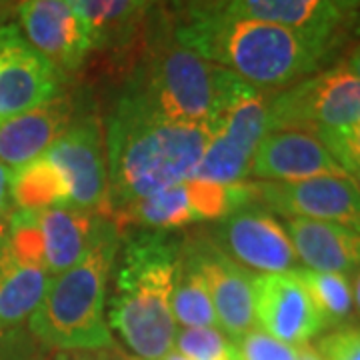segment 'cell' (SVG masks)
Masks as SVG:
<instances>
[{
	"mask_svg": "<svg viewBox=\"0 0 360 360\" xmlns=\"http://www.w3.org/2000/svg\"><path fill=\"white\" fill-rule=\"evenodd\" d=\"M180 46L262 90H281L335 63L340 46L292 28L234 14L184 6L172 32Z\"/></svg>",
	"mask_w": 360,
	"mask_h": 360,
	"instance_id": "1",
	"label": "cell"
},
{
	"mask_svg": "<svg viewBox=\"0 0 360 360\" xmlns=\"http://www.w3.org/2000/svg\"><path fill=\"white\" fill-rule=\"evenodd\" d=\"M208 139L202 127L148 115L116 98L104 130L106 214L191 179Z\"/></svg>",
	"mask_w": 360,
	"mask_h": 360,
	"instance_id": "2",
	"label": "cell"
},
{
	"mask_svg": "<svg viewBox=\"0 0 360 360\" xmlns=\"http://www.w3.org/2000/svg\"><path fill=\"white\" fill-rule=\"evenodd\" d=\"M179 252L180 236L172 232L139 231L120 240L106 324L136 359L165 360L174 350L170 296Z\"/></svg>",
	"mask_w": 360,
	"mask_h": 360,
	"instance_id": "3",
	"label": "cell"
},
{
	"mask_svg": "<svg viewBox=\"0 0 360 360\" xmlns=\"http://www.w3.org/2000/svg\"><path fill=\"white\" fill-rule=\"evenodd\" d=\"M309 132L333 155L348 176L360 168L359 51L336 58L319 72L281 90L266 103V132Z\"/></svg>",
	"mask_w": 360,
	"mask_h": 360,
	"instance_id": "4",
	"label": "cell"
},
{
	"mask_svg": "<svg viewBox=\"0 0 360 360\" xmlns=\"http://www.w3.org/2000/svg\"><path fill=\"white\" fill-rule=\"evenodd\" d=\"M120 240V229L112 222L78 264L52 276L26 326L44 347L103 350L115 345L106 324V298Z\"/></svg>",
	"mask_w": 360,
	"mask_h": 360,
	"instance_id": "5",
	"label": "cell"
},
{
	"mask_svg": "<svg viewBox=\"0 0 360 360\" xmlns=\"http://www.w3.org/2000/svg\"><path fill=\"white\" fill-rule=\"evenodd\" d=\"M217 66L180 46L174 37L155 40L127 80L118 101L210 132L217 108Z\"/></svg>",
	"mask_w": 360,
	"mask_h": 360,
	"instance_id": "6",
	"label": "cell"
},
{
	"mask_svg": "<svg viewBox=\"0 0 360 360\" xmlns=\"http://www.w3.org/2000/svg\"><path fill=\"white\" fill-rule=\"evenodd\" d=\"M44 158L65 182L68 205L106 214L108 170L104 130L94 115H77L66 130L46 148Z\"/></svg>",
	"mask_w": 360,
	"mask_h": 360,
	"instance_id": "7",
	"label": "cell"
},
{
	"mask_svg": "<svg viewBox=\"0 0 360 360\" xmlns=\"http://www.w3.org/2000/svg\"><path fill=\"white\" fill-rule=\"evenodd\" d=\"M180 250L205 278L220 330L236 342L257 328L255 272L229 257L212 236H184L180 238Z\"/></svg>",
	"mask_w": 360,
	"mask_h": 360,
	"instance_id": "8",
	"label": "cell"
},
{
	"mask_svg": "<svg viewBox=\"0 0 360 360\" xmlns=\"http://www.w3.org/2000/svg\"><path fill=\"white\" fill-rule=\"evenodd\" d=\"M255 202L284 219L336 222L359 231L360 191L352 176H316L292 182L252 180Z\"/></svg>",
	"mask_w": 360,
	"mask_h": 360,
	"instance_id": "9",
	"label": "cell"
},
{
	"mask_svg": "<svg viewBox=\"0 0 360 360\" xmlns=\"http://www.w3.org/2000/svg\"><path fill=\"white\" fill-rule=\"evenodd\" d=\"M212 238L229 257L252 272L288 274L302 266L283 222L257 202L217 220Z\"/></svg>",
	"mask_w": 360,
	"mask_h": 360,
	"instance_id": "10",
	"label": "cell"
},
{
	"mask_svg": "<svg viewBox=\"0 0 360 360\" xmlns=\"http://www.w3.org/2000/svg\"><path fill=\"white\" fill-rule=\"evenodd\" d=\"M20 32L63 77L80 70L92 49L90 30L70 0H14Z\"/></svg>",
	"mask_w": 360,
	"mask_h": 360,
	"instance_id": "11",
	"label": "cell"
},
{
	"mask_svg": "<svg viewBox=\"0 0 360 360\" xmlns=\"http://www.w3.org/2000/svg\"><path fill=\"white\" fill-rule=\"evenodd\" d=\"M65 77L25 39L16 25L0 26V122L51 101Z\"/></svg>",
	"mask_w": 360,
	"mask_h": 360,
	"instance_id": "12",
	"label": "cell"
},
{
	"mask_svg": "<svg viewBox=\"0 0 360 360\" xmlns=\"http://www.w3.org/2000/svg\"><path fill=\"white\" fill-rule=\"evenodd\" d=\"M257 326L286 345L300 347L324 330L319 310L295 274H255Z\"/></svg>",
	"mask_w": 360,
	"mask_h": 360,
	"instance_id": "13",
	"label": "cell"
},
{
	"mask_svg": "<svg viewBox=\"0 0 360 360\" xmlns=\"http://www.w3.org/2000/svg\"><path fill=\"white\" fill-rule=\"evenodd\" d=\"M184 6L214 8L234 16L292 28L304 37L336 46L342 44V30L350 22L338 13L333 0H186L180 8Z\"/></svg>",
	"mask_w": 360,
	"mask_h": 360,
	"instance_id": "14",
	"label": "cell"
},
{
	"mask_svg": "<svg viewBox=\"0 0 360 360\" xmlns=\"http://www.w3.org/2000/svg\"><path fill=\"white\" fill-rule=\"evenodd\" d=\"M316 176H348L333 155L309 132L272 130L258 144L248 179L292 182Z\"/></svg>",
	"mask_w": 360,
	"mask_h": 360,
	"instance_id": "15",
	"label": "cell"
},
{
	"mask_svg": "<svg viewBox=\"0 0 360 360\" xmlns=\"http://www.w3.org/2000/svg\"><path fill=\"white\" fill-rule=\"evenodd\" d=\"M77 104L68 92L0 122V165L8 170L25 167L46 153L77 116Z\"/></svg>",
	"mask_w": 360,
	"mask_h": 360,
	"instance_id": "16",
	"label": "cell"
},
{
	"mask_svg": "<svg viewBox=\"0 0 360 360\" xmlns=\"http://www.w3.org/2000/svg\"><path fill=\"white\" fill-rule=\"evenodd\" d=\"M39 222L44 269L51 276L78 264L112 224V220L98 212L82 210L72 205L54 206L40 212Z\"/></svg>",
	"mask_w": 360,
	"mask_h": 360,
	"instance_id": "17",
	"label": "cell"
},
{
	"mask_svg": "<svg viewBox=\"0 0 360 360\" xmlns=\"http://www.w3.org/2000/svg\"><path fill=\"white\" fill-rule=\"evenodd\" d=\"M296 258L304 269L352 276L360 258L359 231L336 222L286 219L283 222Z\"/></svg>",
	"mask_w": 360,
	"mask_h": 360,
	"instance_id": "18",
	"label": "cell"
},
{
	"mask_svg": "<svg viewBox=\"0 0 360 360\" xmlns=\"http://www.w3.org/2000/svg\"><path fill=\"white\" fill-rule=\"evenodd\" d=\"M51 278L44 266L16 260L0 229V333L25 326L40 304Z\"/></svg>",
	"mask_w": 360,
	"mask_h": 360,
	"instance_id": "19",
	"label": "cell"
},
{
	"mask_svg": "<svg viewBox=\"0 0 360 360\" xmlns=\"http://www.w3.org/2000/svg\"><path fill=\"white\" fill-rule=\"evenodd\" d=\"M110 217H115L116 229L124 224H136L142 231L160 232H172L182 226H191L194 222H202L193 205L186 180L160 193L139 198L112 212Z\"/></svg>",
	"mask_w": 360,
	"mask_h": 360,
	"instance_id": "20",
	"label": "cell"
},
{
	"mask_svg": "<svg viewBox=\"0 0 360 360\" xmlns=\"http://www.w3.org/2000/svg\"><path fill=\"white\" fill-rule=\"evenodd\" d=\"M11 202L14 210L44 212L54 206L68 205V194L60 174L40 156L25 167L11 170Z\"/></svg>",
	"mask_w": 360,
	"mask_h": 360,
	"instance_id": "21",
	"label": "cell"
},
{
	"mask_svg": "<svg viewBox=\"0 0 360 360\" xmlns=\"http://www.w3.org/2000/svg\"><path fill=\"white\" fill-rule=\"evenodd\" d=\"M89 26L92 49L122 39L155 0H70Z\"/></svg>",
	"mask_w": 360,
	"mask_h": 360,
	"instance_id": "22",
	"label": "cell"
},
{
	"mask_svg": "<svg viewBox=\"0 0 360 360\" xmlns=\"http://www.w3.org/2000/svg\"><path fill=\"white\" fill-rule=\"evenodd\" d=\"M170 310L174 322L182 328L194 326H219L217 312L212 307V298L206 288L205 278L196 270L193 262L179 252L176 269H174V284L170 296Z\"/></svg>",
	"mask_w": 360,
	"mask_h": 360,
	"instance_id": "23",
	"label": "cell"
},
{
	"mask_svg": "<svg viewBox=\"0 0 360 360\" xmlns=\"http://www.w3.org/2000/svg\"><path fill=\"white\" fill-rule=\"evenodd\" d=\"M296 278L302 283L307 288V292L312 298L314 307L321 314L324 322V330L326 328H340L350 324V316L356 304V296L352 292V284L350 278L345 274H333V272H316V270L296 269Z\"/></svg>",
	"mask_w": 360,
	"mask_h": 360,
	"instance_id": "24",
	"label": "cell"
},
{
	"mask_svg": "<svg viewBox=\"0 0 360 360\" xmlns=\"http://www.w3.org/2000/svg\"><path fill=\"white\" fill-rule=\"evenodd\" d=\"M176 352L191 360H232L238 350L219 326L176 328Z\"/></svg>",
	"mask_w": 360,
	"mask_h": 360,
	"instance_id": "25",
	"label": "cell"
},
{
	"mask_svg": "<svg viewBox=\"0 0 360 360\" xmlns=\"http://www.w3.org/2000/svg\"><path fill=\"white\" fill-rule=\"evenodd\" d=\"M234 345L240 360H296V347L270 336L258 326Z\"/></svg>",
	"mask_w": 360,
	"mask_h": 360,
	"instance_id": "26",
	"label": "cell"
},
{
	"mask_svg": "<svg viewBox=\"0 0 360 360\" xmlns=\"http://www.w3.org/2000/svg\"><path fill=\"white\" fill-rule=\"evenodd\" d=\"M49 348L25 326L0 333V360H46Z\"/></svg>",
	"mask_w": 360,
	"mask_h": 360,
	"instance_id": "27",
	"label": "cell"
},
{
	"mask_svg": "<svg viewBox=\"0 0 360 360\" xmlns=\"http://www.w3.org/2000/svg\"><path fill=\"white\" fill-rule=\"evenodd\" d=\"M316 352L322 360H360L359 328L348 324L319 338Z\"/></svg>",
	"mask_w": 360,
	"mask_h": 360,
	"instance_id": "28",
	"label": "cell"
},
{
	"mask_svg": "<svg viewBox=\"0 0 360 360\" xmlns=\"http://www.w3.org/2000/svg\"><path fill=\"white\" fill-rule=\"evenodd\" d=\"M11 208V170L0 165V219L6 217Z\"/></svg>",
	"mask_w": 360,
	"mask_h": 360,
	"instance_id": "29",
	"label": "cell"
},
{
	"mask_svg": "<svg viewBox=\"0 0 360 360\" xmlns=\"http://www.w3.org/2000/svg\"><path fill=\"white\" fill-rule=\"evenodd\" d=\"M51 360H103V350H60Z\"/></svg>",
	"mask_w": 360,
	"mask_h": 360,
	"instance_id": "30",
	"label": "cell"
},
{
	"mask_svg": "<svg viewBox=\"0 0 360 360\" xmlns=\"http://www.w3.org/2000/svg\"><path fill=\"white\" fill-rule=\"evenodd\" d=\"M338 13L342 14L347 20H356V14H359L360 0H333Z\"/></svg>",
	"mask_w": 360,
	"mask_h": 360,
	"instance_id": "31",
	"label": "cell"
},
{
	"mask_svg": "<svg viewBox=\"0 0 360 360\" xmlns=\"http://www.w3.org/2000/svg\"><path fill=\"white\" fill-rule=\"evenodd\" d=\"M296 360H322L321 354L316 352V348L312 347L310 342L296 347Z\"/></svg>",
	"mask_w": 360,
	"mask_h": 360,
	"instance_id": "32",
	"label": "cell"
},
{
	"mask_svg": "<svg viewBox=\"0 0 360 360\" xmlns=\"http://www.w3.org/2000/svg\"><path fill=\"white\" fill-rule=\"evenodd\" d=\"M103 360H141V359H136V356H127L122 350H118V348L112 345V347L103 348Z\"/></svg>",
	"mask_w": 360,
	"mask_h": 360,
	"instance_id": "33",
	"label": "cell"
},
{
	"mask_svg": "<svg viewBox=\"0 0 360 360\" xmlns=\"http://www.w3.org/2000/svg\"><path fill=\"white\" fill-rule=\"evenodd\" d=\"M14 13V0H0V26L8 25L6 20Z\"/></svg>",
	"mask_w": 360,
	"mask_h": 360,
	"instance_id": "34",
	"label": "cell"
},
{
	"mask_svg": "<svg viewBox=\"0 0 360 360\" xmlns=\"http://www.w3.org/2000/svg\"><path fill=\"white\" fill-rule=\"evenodd\" d=\"M165 360H191V359H186L184 354H180V352H176V350H172V352H168L167 356H165Z\"/></svg>",
	"mask_w": 360,
	"mask_h": 360,
	"instance_id": "35",
	"label": "cell"
},
{
	"mask_svg": "<svg viewBox=\"0 0 360 360\" xmlns=\"http://www.w3.org/2000/svg\"><path fill=\"white\" fill-rule=\"evenodd\" d=\"M172 2H174V4H179V6H180V4H184L186 0H172Z\"/></svg>",
	"mask_w": 360,
	"mask_h": 360,
	"instance_id": "36",
	"label": "cell"
},
{
	"mask_svg": "<svg viewBox=\"0 0 360 360\" xmlns=\"http://www.w3.org/2000/svg\"><path fill=\"white\" fill-rule=\"evenodd\" d=\"M232 360H240V356H238V354H236V356H234V359Z\"/></svg>",
	"mask_w": 360,
	"mask_h": 360,
	"instance_id": "37",
	"label": "cell"
}]
</instances>
